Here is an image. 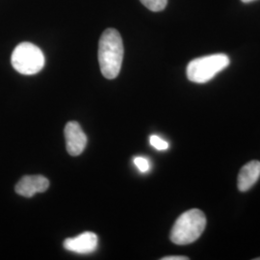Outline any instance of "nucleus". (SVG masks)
Returning a JSON list of instances; mask_svg holds the SVG:
<instances>
[{
  "label": "nucleus",
  "mask_w": 260,
  "mask_h": 260,
  "mask_svg": "<svg viewBox=\"0 0 260 260\" xmlns=\"http://www.w3.org/2000/svg\"><path fill=\"white\" fill-rule=\"evenodd\" d=\"M149 144L158 150H166L169 148V143L167 141L162 139L157 135H151L149 137Z\"/></svg>",
  "instance_id": "obj_10"
},
{
  "label": "nucleus",
  "mask_w": 260,
  "mask_h": 260,
  "mask_svg": "<svg viewBox=\"0 0 260 260\" xmlns=\"http://www.w3.org/2000/svg\"><path fill=\"white\" fill-rule=\"evenodd\" d=\"M123 59V44L120 33L113 28L106 29L99 43V62L103 76L116 78L121 72Z\"/></svg>",
  "instance_id": "obj_1"
},
{
  "label": "nucleus",
  "mask_w": 260,
  "mask_h": 260,
  "mask_svg": "<svg viewBox=\"0 0 260 260\" xmlns=\"http://www.w3.org/2000/svg\"><path fill=\"white\" fill-rule=\"evenodd\" d=\"M134 164L136 167L138 168V170L141 173H147L150 169L149 160L147 158L142 157V156H137V157L134 158Z\"/></svg>",
  "instance_id": "obj_11"
},
{
  "label": "nucleus",
  "mask_w": 260,
  "mask_h": 260,
  "mask_svg": "<svg viewBox=\"0 0 260 260\" xmlns=\"http://www.w3.org/2000/svg\"><path fill=\"white\" fill-rule=\"evenodd\" d=\"M260 177V162L253 160L242 168L238 176V189L241 192L250 190Z\"/></svg>",
  "instance_id": "obj_8"
},
{
  "label": "nucleus",
  "mask_w": 260,
  "mask_h": 260,
  "mask_svg": "<svg viewBox=\"0 0 260 260\" xmlns=\"http://www.w3.org/2000/svg\"><path fill=\"white\" fill-rule=\"evenodd\" d=\"M49 187V181L47 177L43 176H25L22 177L17 185L15 187V190L17 194L31 198L37 193L46 192Z\"/></svg>",
  "instance_id": "obj_7"
},
{
  "label": "nucleus",
  "mask_w": 260,
  "mask_h": 260,
  "mask_svg": "<svg viewBox=\"0 0 260 260\" xmlns=\"http://www.w3.org/2000/svg\"><path fill=\"white\" fill-rule=\"evenodd\" d=\"M162 260H188L189 258L186 257V256H181V255H171V256H165L163 258H161Z\"/></svg>",
  "instance_id": "obj_12"
},
{
  "label": "nucleus",
  "mask_w": 260,
  "mask_h": 260,
  "mask_svg": "<svg viewBox=\"0 0 260 260\" xmlns=\"http://www.w3.org/2000/svg\"><path fill=\"white\" fill-rule=\"evenodd\" d=\"M255 260H260V257H258V258H255Z\"/></svg>",
  "instance_id": "obj_14"
},
{
  "label": "nucleus",
  "mask_w": 260,
  "mask_h": 260,
  "mask_svg": "<svg viewBox=\"0 0 260 260\" xmlns=\"http://www.w3.org/2000/svg\"><path fill=\"white\" fill-rule=\"evenodd\" d=\"M99 239L95 233L86 232L80 235L68 238L64 241L66 250L73 251L78 254H89L93 253L98 249Z\"/></svg>",
  "instance_id": "obj_6"
},
{
  "label": "nucleus",
  "mask_w": 260,
  "mask_h": 260,
  "mask_svg": "<svg viewBox=\"0 0 260 260\" xmlns=\"http://www.w3.org/2000/svg\"><path fill=\"white\" fill-rule=\"evenodd\" d=\"M66 144L67 150L72 156L81 154L87 146V136L77 121H70L66 124Z\"/></svg>",
  "instance_id": "obj_5"
},
{
  "label": "nucleus",
  "mask_w": 260,
  "mask_h": 260,
  "mask_svg": "<svg viewBox=\"0 0 260 260\" xmlns=\"http://www.w3.org/2000/svg\"><path fill=\"white\" fill-rule=\"evenodd\" d=\"M230 64L229 56L223 53L204 56L192 60L188 64L186 75L188 79L194 83H206L226 69Z\"/></svg>",
  "instance_id": "obj_3"
},
{
  "label": "nucleus",
  "mask_w": 260,
  "mask_h": 260,
  "mask_svg": "<svg viewBox=\"0 0 260 260\" xmlns=\"http://www.w3.org/2000/svg\"><path fill=\"white\" fill-rule=\"evenodd\" d=\"M141 3L152 12H160L166 8L168 0H140Z\"/></svg>",
  "instance_id": "obj_9"
},
{
  "label": "nucleus",
  "mask_w": 260,
  "mask_h": 260,
  "mask_svg": "<svg viewBox=\"0 0 260 260\" xmlns=\"http://www.w3.org/2000/svg\"><path fill=\"white\" fill-rule=\"evenodd\" d=\"M242 2H244V3H250V2H252V1H255V0H241Z\"/></svg>",
  "instance_id": "obj_13"
},
{
  "label": "nucleus",
  "mask_w": 260,
  "mask_h": 260,
  "mask_svg": "<svg viewBox=\"0 0 260 260\" xmlns=\"http://www.w3.org/2000/svg\"><path fill=\"white\" fill-rule=\"evenodd\" d=\"M206 226V218L200 209H190L177 218L171 231V241L177 245H188L198 240Z\"/></svg>",
  "instance_id": "obj_2"
},
{
  "label": "nucleus",
  "mask_w": 260,
  "mask_h": 260,
  "mask_svg": "<svg viewBox=\"0 0 260 260\" xmlns=\"http://www.w3.org/2000/svg\"><path fill=\"white\" fill-rule=\"evenodd\" d=\"M45 62L43 51L37 46L28 42L18 45L11 57L13 68L24 75H36L44 69Z\"/></svg>",
  "instance_id": "obj_4"
}]
</instances>
